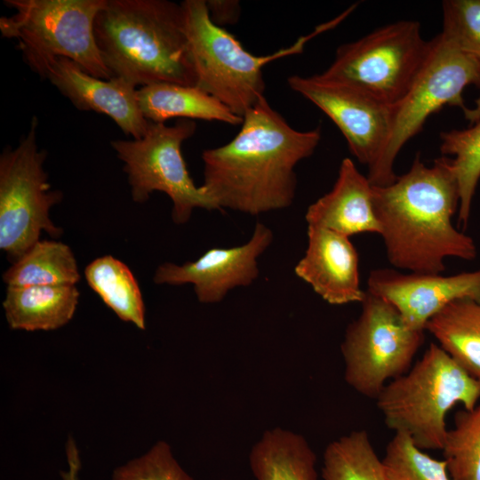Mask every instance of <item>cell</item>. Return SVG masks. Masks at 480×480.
<instances>
[{
    "instance_id": "obj_1",
    "label": "cell",
    "mask_w": 480,
    "mask_h": 480,
    "mask_svg": "<svg viewBox=\"0 0 480 480\" xmlns=\"http://www.w3.org/2000/svg\"><path fill=\"white\" fill-rule=\"evenodd\" d=\"M228 143L204 150L202 186L219 208L259 215L285 209L297 188L295 167L309 157L321 130L298 131L263 97Z\"/></svg>"
},
{
    "instance_id": "obj_2",
    "label": "cell",
    "mask_w": 480,
    "mask_h": 480,
    "mask_svg": "<svg viewBox=\"0 0 480 480\" xmlns=\"http://www.w3.org/2000/svg\"><path fill=\"white\" fill-rule=\"evenodd\" d=\"M372 205L389 263L421 274H441L449 257L472 260L476 246L457 230L460 188L452 158L426 165L417 155L408 172L387 186H372Z\"/></svg>"
},
{
    "instance_id": "obj_3",
    "label": "cell",
    "mask_w": 480,
    "mask_h": 480,
    "mask_svg": "<svg viewBox=\"0 0 480 480\" xmlns=\"http://www.w3.org/2000/svg\"><path fill=\"white\" fill-rule=\"evenodd\" d=\"M102 60L132 85L196 86L181 4L167 0H106L94 22Z\"/></svg>"
},
{
    "instance_id": "obj_4",
    "label": "cell",
    "mask_w": 480,
    "mask_h": 480,
    "mask_svg": "<svg viewBox=\"0 0 480 480\" xmlns=\"http://www.w3.org/2000/svg\"><path fill=\"white\" fill-rule=\"evenodd\" d=\"M480 403V381L438 344L404 375L388 381L376 397L387 427L407 435L421 450H442L445 418L457 404L473 410Z\"/></svg>"
},
{
    "instance_id": "obj_5",
    "label": "cell",
    "mask_w": 480,
    "mask_h": 480,
    "mask_svg": "<svg viewBox=\"0 0 480 480\" xmlns=\"http://www.w3.org/2000/svg\"><path fill=\"white\" fill-rule=\"evenodd\" d=\"M180 4L196 86L241 117L265 97V65L302 52L311 38L332 28L343 19L340 16L318 26L287 48L257 56L246 51L228 30L212 22L206 1L185 0Z\"/></svg>"
},
{
    "instance_id": "obj_6",
    "label": "cell",
    "mask_w": 480,
    "mask_h": 480,
    "mask_svg": "<svg viewBox=\"0 0 480 480\" xmlns=\"http://www.w3.org/2000/svg\"><path fill=\"white\" fill-rule=\"evenodd\" d=\"M12 16L0 18L4 37L15 39L24 61L41 76L57 57L73 60L86 73L111 79L96 44L94 22L106 0H5Z\"/></svg>"
},
{
    "instance_id": "obj_7",
    "label": "cell",
    "mask_w": 480,
    "mask_h": 480,
    "mask_svg": "<svg viewBox=\"0 0 480 480\" xmlns=\"http://www.w3.org/2000/svg\"><path fill=\"white\" fill-rule=\"evenodd\" d=\"M480 88V66L442 33L431 39L425 64L405 95L393 105L388 139L377 160L368 167L372 186H387L397 177L394 163L404 144L420 132L428 117L445 105L465 113L464 89Z\"/></svg>"
},
{
    "instance_id": "obj_8",
    "label": "cell",
    "mask_w": 480,
    "mask_h": 480,
    "mask_svg": "<svg viewBox=\"0 0 480 480\" xmlns=\"http://www.w3.org/2000/svg\"><path fill=\"white\" fill-rule=\"evenodd\" d=\"M195 121L179 119L173 125L151 123L140 139L114 140L111 147L124 163L134 202H146L155 191L172 202V219L187 223L196 208L220 210L207 190L190 177L181 152L182 143L196 132Z\"/></svg>"
},
{
    "instance_id": "obj_9",
    "label": "cell",
    "mask_w": 480,
    "mask_h": 480,
    "mask_svg": "<svg viewBox=\"0 0 480 480\" xmlns=\"http://www.w3.org/2000/svg\"><path fill=\"white\" fill-rule=\"evenodd\" d=\"M431 49L420 24L399 20L340 45L334 60L320 75L362 89L388 105L408 92Z\"/></svg>"
},
{
    "instance_id": "obj_10",
    "label": "cell",
    "mask_w": 480,
    "mask_h": 480,
    "mask_svg": "<svg viewBox=\"0 0 480 480\" xmlns=\"http://www.w3.org/2000/svg\"><path fill=\"white\" fill-rule=\"evenodd\" d=\"M361 305L340 345L344 379L360 395L376 399L388 381L412 366L425 331L407 326L390 302L367 291Z\"/></svg>"
},
{
    "instance_id": "obj_11",
    "label": "cell",
    "mask_w": 480,
    "mask_h": 480,
    "mask_svg": "<svg viewBox=\"0 0 480 480\" xmlns=\"http://www.w3.org/2000/svg\"><path fill=\"white\" fill-rule=\"evenodd\" d=\"M36 126L34 116L20 144L0 156V248L12 262L40 240L42 231L54 238L62 233L50 218L62 194L51 189L44 170L46 152L37 146Z\"/></svg>"
},
{
    "instance_id": "obj_12",
    "label": "cell",
    "mask_w": 480,
    "mask_h": 480,
    "mask_svg": "<svg viewBox=\"0 0 480 480\" xmlns=\"http://www.w3.org/2000/svg\"><path fill=\"white\" fill-rule=\"evenodd\" d=\"M287 84L336 124L359 163L369 167L377 160L388 139L393 106L362 89L320 74L293 75Z\"/></svg>"
},
{
    "instance_id": "obj_13",
    "label": "cell",
    "mask_w": 480,
    "mask_h": 480,
    "mask_svg": "<svg viewBox=\"0 0 480 480\" xmlns=\"http://www.w3.org/2000/svg\"><path fill=\"white\" fill-rule=\"evenodd\" d=\"M272 230L257 223L251 238L230 248H211L193 261L160 265L153 280L157 284H191L199 302H220L237 286H247L259 276L258 259L273 242Z\"/></svg>"
},
{
    "instance_id": "obj_14",
    "label": "cell",
    "mask_w": 480,
    "mask_h": 480,
    "mask_svg": "<svg viewBox=\"0 0 480 480\" xmlns=\"http://www.w3.org/2000/svg\"><path fill=\"white\" fill-rule=\"evenodd\" d=\"M366 291L390 302L407 326L425 331L427 323L451 302L466 298L480 302V269L443 276L377 268L369 274Z\"/></svg>"
},
{
    "instance_id": "obj_15",
    "label": "cell",
    "mask_w": 480,
    "mask_h": 480,
    "mask_svg": "<svg viewBox=\"0 0 480 480\" xmlns=\"http://www.w3.org/2000/svg\"><path fill=\"white\" fill-rule=\"evenodd\" d=\"M40 76L48 79L77 109L109 116L132 139L146 134L150 122L140 109L138 89L126 81L96 77L62 57L50 60Z\"/></svg>"
},
{
    "instance_id": "obj_16",
    "label": "cell",
    "mask_w": 480,
    "mask_h": 480,
    "mask_svg": "<svg viewBox=\"0 0 480 480\" xmlns=\"http://www.w3.org/2000/svg\"><path fill=\"white\" fill-rule=\"evenodd\" d=\"M308 246L294 268L297 276L331 305L362 302L358 254L349 237L308 225Z\"/></svg>"
},
{
    "instance_id": "obj_17",
    "label": "cell",
    "mask_w": 480,
    "mask_h": 480,
    "mask_svg": "<svg viewBox=\"0 0 480 480\" xmlns=\"http://www.w3.org/2000/svg\"><path fill=\"white\" fill-rule=\"evenodd\" d=\"M305 219L308 225L348 237L380 234L372 205V185L348 157L341 161L332 188L308 206Z\"/></svg>"
},
{
    "instance_id": "obj_18",
    "label": "cell",
    "mask_w": 480,
    "mask_h": 480,
    "mask_svg": "<svg viewBox=\"0 0 480 480\" xmlns=\"http://www.w3.org/2000/svg\"><path fill=\"white\" fill-rule=\"evenodd\" d=\"M79 295L71 284L7 287L3 308L13 330L52 331L73 318Z\"/></svg>"
},
{
    "instance_id": "obj_19",
    "label": "cell",
    "mask_w": 480,
    "mask_h": 480,
    "mask_svg": "<svg viewBox=\"0 0 480 480\" xmlns=\"http://www.w3.org/2000/svg\"><path fill=\"white\" fill-rule=\"evenodd\" d=\"M138 102L142 115L151 123H164L175 117L234 126L243 122V117L196 86L169 83L142 86L138 89Z\"/></svg>"
},
{
    "instance_id": "obj_20",
    "label": "cell",
    "mask_w": 480,
    "mask_h": 480,
    "mask_svg": "<svg viewBox=\"0 0 480 480\" xmlns=\"http://www.w3.org/2000/svg\"><path fill=\"white\" fill-rule=\"evenodd\" d=\"M256 480H317L316 456L300 434L276 427L265 431L249 455Z\"/></svg>"
},
{
    "instance_id": "obj_21",
    "label": "cell",
    "mask_w": 480,
    "mask_h": 480,
    "mask_svg": "<svg viewBox=\"0 0 480 480\" xmlns=\"http://www.w3.org/2000/svg\"><path fill=\"white\" fill-rule=\"evenodd\" d=\"M438 345L467 372L480 381V302L454 300L426 324Z\"/></svg>"
},
{
    "instance_id": "obj_22",
    "label": "cell",
    "mask_w": 480,
    "mask_h": 480,
    "mask_svg": "<svg viewBox=\"0 0 480 480\" xmlns=\"http://www.w3.org/2000/svg\"><path fill=\"white\" fill-rule=\"evenodd\" d=\"M79 279L72 250L57 240H38L3 274L8 287L76 285Z\"/></svg>"
},
{
    "instance_id": "obj_23",
    "label": "cell",
    "mask_w": 480,
    "mask_h": 480,
    "mask_svg": "<svg viewBox=\"0 0 480 480\" xmlns=\"http://www.w3.org/2000/svg\"><path fill=\"white\" fill-rule=\"evenodd\" d=\"M88 285L123 321L146 329L142 294L130 268L111 255L99 257L84 269Z\"/></svg>"
},
{
    "instance_id": "obj_24",
    "label": "cell",
    "mask_w": 480,
    "mask_h": 480,
    "mask_svg": "<svg viewBox=\"0 0 480 480\" xmlns=\"http://www.w3.org/2000/svg\"><path fill=\"white\" fill-rule=\"evenodd\" d=\"M480 89V88H479ZM471 123L468 129L440 133V150L452 158L460 188L459 222L466 227L472 199L480 179V97L476 107L465 116Z\"/></svg>"
},
{
    "instance_id": "obj_25",
    "label": "cell",
    "mask_w": 480,
    "mask_h": 480,
    "mask_svg": "<svg viewBox=\"0 0 480 480\" xmlns=\"http://www.w3.org/2000/svg\"><path fill=\"white\" fill-rule=\"evenodd\" d=\"M324 480H386L369 434L355 430L332 441L323 454Z\"/></svg>"
},
{
    "instance_id": "obj_26",
    "label": "cell",
    "mask_w": 480,
    "mask_h": 480,
    "mask_svg": "<svg viewBox=\"0 0 480 480\" xmlns=\"http://www.w3.org/2000/svg\"><path fill=\"white\" fill-rule=\"evenodd\" d=\"M442 451L452 480H480V403L455 413Z\"/></svg>"
},
{
    "instance_id": "obj_27",
    "label": "cell",
    "mask_w": 480,
    "mask_h": 480,
    "mask_svg": "<svg viewBox=\"0 0 480 480\" xmlns=\"http://www.w3.org/2000/svg\"><path fill=\"white\" fill-rule=\"evenodd\" d=\"M382 463L386 480H452L444 460L430 457L404 433H395Z\"/></svg>"
},
{
    "instance_id": "obj_28",
    "label": "cell",
    "mask_w": 480,
    "mask_h": 480,
    "mask_svg": "<svg viewBox=\"0 0 480 480\" xmlns=\"http://www.w3.org/2000/svg\"><path fill=\"white\" fill-rule=\"evenodd\" d=\"M442 8L441 33L480 66V0H446Z\"/></svg>"
},
{
    "instance_id": "obj_29",
    "label": "cell",
    "mask_w": 480,
    "mask_h": 480,
    "mask_svg": "<svg viewBox=\"0 0 480 480\" xmlns=\"http://www.w3.org/2000/svg\"><path fill=\"white\" fill-rule=\"evenodd\" d=\"M111 480H194L179 464L170 444L157 441L147 452L117 467Z\"/></svg>"
},
{
    "instance_id": "obj_30",
    "label": "cell",
    "mask_w": 480,
    "mask_h": 480,
    "mask_svg": "<svg viewBox=\"0 0 480 480\" xmlns=\"http://www.w3.org/2000/svg\"><path fill=\"white\" fill-rule=\"evenodd\" d=\"M206 5L212 22L221 28L235 24L239 19L241 8L238 1L210 0L206 1Z\"/></svg>"
},
{
    "instance_id": "obj_31",
    "label": "cell",
    "mask_w": 480,
    "mask_h": 480,
    "mask_svg": "<svg viewBox=\"0 0 480 480\" xmlns=\"http://www.w3.org/2000/svg\"><path fill=\"white\" fill-rule=\"evenodd\" d=\"M66 454L68 461V470L60 472L61 477L63 478V480H79L81 460L76 444L71 436L67 442Z\"/></svg>"
}]
</instances>
